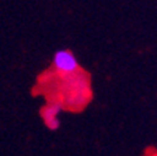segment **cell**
Listing matches in <instances>:
<instances>
[{
    "label": "cell",
    "instance_id": "obj_1",
    "mask_svg": "<svg viewBox=\"0 0 157 156\" xmlns=\"http://www.w3.org/2000/svg\"><path fill=\"white\" fill-rule=\"evenodd\" d=\"M52 68L59 76L72 78L80 70V62L72 51L58 49L52 56Z\"/></svg>",
    "mask_w": 157,
    "mask_h": 156
},
{
    "label": "cell",
    "instance_id": "obj_2",
    "mask_svg": "<svg viewBox=\"0 0 157 156\" xmlns=\"http://www.w3.org/2000/svg\"><path fill=\"white\" fill-rule=\"evenodd\" d=\"M63 111V106L59 101H51L41 110V118L48 130L56 131L60 128V113Z\"/></svg>",
    "mask_w": 157,
    "mask_h": 156
}]
</instances>
